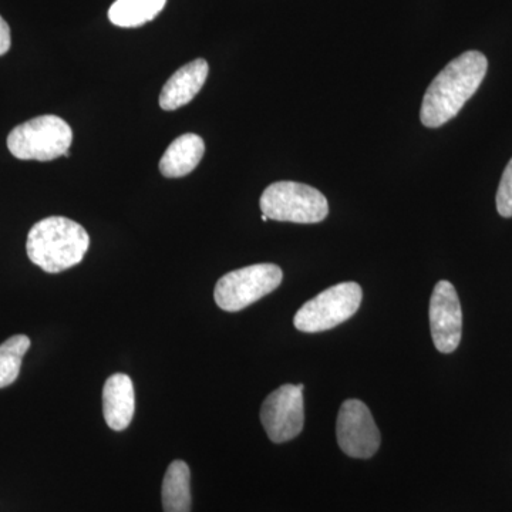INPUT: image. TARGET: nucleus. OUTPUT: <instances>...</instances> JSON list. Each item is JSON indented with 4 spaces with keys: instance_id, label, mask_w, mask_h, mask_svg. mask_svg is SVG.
<instances>
[{
    "instance_id": "8",
    "label": "nucleus",
    "mask_w": 512,
    "mask_h": 512,
    "mask_svg": "<svg viewBox=\"0 0 512 512\" xmlns=\"http://www.w3.org/2000/svg\"><path fill=\"white\" fill-rule=\"evenodd\" d=\"M336 436L343 453L353 458L375 456L380 447V433L369 407L357 399L346 400L340 407Z\"/></svg>"
},
{
    "instance_id": "13",
    "label": "nucleus",
    "mask_w": 512,
    "mask_h": 512,
    "mask_svg": "<svg viewBox=\"0 0 512 512\" xmlns=\"http://www.w3.org/2000/svg\"><path fill=\"white\" fill-rule=\"evenodd\" d=\"M161 497L164 512H191V473L185 461L175 460L168 466Z\"/></svg>"
},
{
    "instance_id": "7",
    "label": "nucleus",
    "mask_w": 512,
    "mask_h": 512,
    "mask_svg": "<svg viewBox=\"0 0 512 512\" xmlns=\"http://www.w3.org/2000/svg\"><path fill=\"white\" fill-rule=\"evenodd\" d=\"M303 384H284L266 397L261 407L262 426L274 443L298 437L305 424Z\"/></svg>"
},
{
    "instance_id": "3",
    "label": "nucleus",
    "mask_w": 512,
    "mask_h": 512,
    "mask_svg": "<svg viewBox=\"0 0 512 512\" xmlns=\"http://www.w3.org/2000/svg\"><path fill=\"white\" fill-rule=\"evenodd\" d=\"M73 131L60 117H36L13 128L8 137L10 153L19 160L52 161L70 156Z\"/></svg>"
},
{
    "instance_id": "4",
    "label": "nucleus",
    "mask_w": 512,
    "mask_h": 512,
    "mask_svg": "<svg viewBox=\"0 0 512 512\" xmlns=\"http://www.w3.org/2000/svg\"><path fill=\"white\" fill-rule=\"evenodd\" d=\"M262 214L269 220L318 224L328 217L329 204L325 195L311 185L279 181L269 185L262 194Z\"/></svg>"
},
{
    "instance_id": "5",
    "label": "nucleus",
    "mask_w": 512,
    "mask_h": 512,
    "mask_svg": "<svg viewBox=\"0 0 512 512\" xmlns=\"http://www.w3.org/2000/svg\"><path fill=\"white\" fill-rule=\"evenodd\" d=\"M363 291L356 282H342L320 292L296 312L293 325L301 332H325L342 325L359 311Z\"/></svg>"
},
{
    "instance_id": "6",
    "label": "nucleus",
    "mask_w": 512,
    "mask_h": 512,
    "mask_svg": "<svg viewBox=\"0 0 512 512\" xmlns=\"http://www.w3.org/2000/svg\"><path fill=\"white\" fill-rule=\"evenodd\" d=\"M284 279L278 265L256 264L222 276L215 286L214 298L225 312H239L274 292Z\"/></svg>"
},
{
    "instance_id": "16",
    "label": "nucleus",
    "mask_w": 512,
    "mask_h": 512,
    "mask_svg": "<svg viewBox=\"0 0 512 512\" xmlns=\"http://www.w3.org/2000/svg\"><path fill=\"white\" fill-rule=\"evenodd\" d=\"M497 211L501 217H512V158L507 167H505L503 177H501L500 187L497 191Z\"/></svg>"
},
{
    "instance_id": "9",
    "label": "nucleus",
    "mask_w": 512,
    "mask_h": 512,
    "mask_svg": "<svg viewBox=\"0 0 512 512\" xmlns=\"http://www.w3.org/2000/svg\"><path fill=\"white\" fill-rule=\"evenodd\" d=\"M430 329L434 346L441 353H453L463 335V312L456 288L440 281L430 299Z\"/></svg>"
},
{
    "instance_id": "18",
    "label": "nucleus",
    "mask_w": 512,
    "mask_h": 512,
    "mask_svg": "<svg viewBox=\"0 0 512 512\" xmlns=\"http://www.w3.org/2000/svg\"><path fill=\"white\" fill-rule=\"evenodd\" d=\"M262 221H264V222L269 221V218L266 217V215L262 214Z\"/></svg>"
},
{
    "instance_id": "10",
    "label": "nucleus",
    "mask_w": 512,
    "mask_h": 512,
    "mask_svg": "<svg viewBox=\"0 0 512 512\" xmlns=\"http://www.w3.org/2000/svg\"><path fill=\"white\" fill-rule=\"evenodd\" d=\"M208 72L210 67L204 59H197L180 67L163 87L160 96L161 109L174 111L190 103L207 82Z\"/></svg>"
},
{
    "instance_id": "12",
    "label": "nucleus",
    "mask_w": 512,
    "mask_h": 512,
    "mask_svg": "<svg viewBox=\"0 0 512 512\" xmlns=\"http://www.w3.org/2000/svg\"><path fill=\"white\" fill-rule=\"evenodd\" d=\"M204 153V140L197 134H184L175 138L161 158V174L167 178L185 177L198 167Z\"/></svg>"
},
{
    "instance_id": "17",
    "label": "nucleus",
    "mask_w": 512,
    "mask_h": 512,
    "mask_svg": "<svg viewBox=\"0 0 512 512\" xmlns=\"http://www.w3.org/2000/svg\"><path fill=\"white\" fill-rule=\"evenodd\" d=\"M12 39H10V28L5 19L0 16V56L9 52Z\"/></svg>"
},
{
    "instance_id": "1",
    "label": "nucleus",
    "mask_w": 512,
    "mask_h": 512,
    "mask_svg": "<svg viewBox=\"0 0 512 512\" xmlns=\"http://www.w3.org/2000/svg\"><path fill=\"white\" fill-rule=\"evenodd\" d=\"M487 69V57L476 50L451 60L437 74L424 94L420 111L421 123L429 128H439L453 120L464 104L476 94Z\"/></svg>"
},
{
    "instance_id": "2",
    "label": "nucleus",
    "mask_w": 512,
    "mask_h": 512,
    "mask_svg": "<svg viewBox=\"0 0 512 512\" xmlns=\"http://www.w3.org/2000/svg\"><path fill=\"white\" fill-rule=\"evenodd\" d=\"M90 237L82 225L69 218L49 217L30 229L26 251L33 264L47 274H59L83 261Z\"/></svg>"
},
{
    "instance_id": "11",
    "label": "nucleus",
    "mask_w": 512,
    "mask_h": 512,
    "mask_svg": "<svg viewBox=\"0 0 512 512\" xmlns=\"http://www.w3.org/2000/svg\"><path fill=\"white\" fill-rule=\"evenodd\" d=\"M136 412L133 380L124 373L110 376L103 389V413L107 426L123 431L130 426Z\"/></svg>"
},
{
    "instance_id": "14",
    "label": "nucleus",
    "mask_w": 512,
    "mask_h": 512,
    "mask_svg": "<svg viewBox=\"0 0 512 512\" xmlns=\"http://www.w3.org/2000/svg\"><path fill=\"white\" fill-rule=\"evenodd\" d=\"M167 0H116L109 10V19L119 28H140L160 15Z\"/></svg>"
},
{
    "instance_id": "15",
    "label": "nucleus",
    "mask_w": 512,
    "mask_h": 512,
    "mask_svg": "<svg viewBox=\"0 0 512 512\" xmlns=\"http://www.w3.org/2000/svg\"><path fill=\"white\" fill-rule=\"evenodd\" d=\"M29 348L30 339L25 335L12 336L0 345V389L16 382Z\"/></svg>"
}]
</instances>
